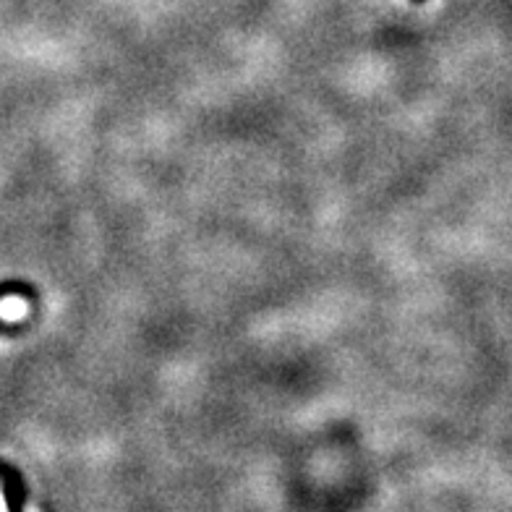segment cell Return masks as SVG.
I'll list each match as a JSON object with an SVG mask.
<instances>
[{
	"label": "cell",
	"instance_id": "6da1fadb",
	"mask_svg": "<svg viewBox=\"0 0 512 512\" xmlns=\"http://www.w3.org/2000/svg\"><path fill=\"white\" fill-rule=\"evenodd\" d=\"M411 3H418V6H421V3H426V0H411Z\"/></svg>",
	"mask_w": 512,
	"mask_h": 512
}]
</instances>
